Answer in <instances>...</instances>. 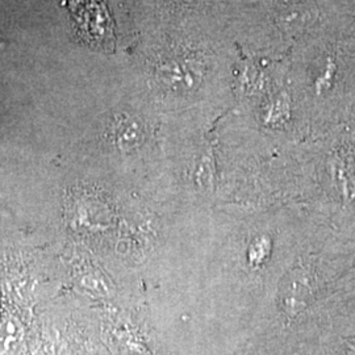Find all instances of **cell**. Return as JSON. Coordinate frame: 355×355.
Returning a JSON list of instances; mask_svg holds the SVG:
<instances>
[{"instance_id": "277c9868", "label": "cell", "mask_w": 355, "mask_h": 355, "mask_svg": "<svg viewBox=\"0 0 355 355\" xmlns=\"http://www.w3.org/2000/svg\"><path fill=\"white\" fill-rule=\"evenodd\" d=\"M334 165V175L337 178V180L341 183L343 186V191L345 193H349L352 190V180L354 178V173H353V162L352 159L349 158H343V157H337L336 158V162L333 164Z\"/></svg>"}, {"instance_id": "8992f818", "label": "cell", "mask_w": 355, "mask_h": 355, "mask_svg": "<svg viewBox=\"0 0 355 355\" xmlns=\"http://www.w3.org/2000/svg\"><path fill=\"white\" fill-rule=\"evenodd\" d=\"M327 69H328V70L325 71V74L321 76V78L318 79V83H316L318 92H321V91H324V89L329 87V82L331 80V78H333V74H334L336 66L330 62V64L327 66Z\"/></svg>"}, {"instance_id": "6da1fadb", "label": "cell", "mask_w": 355, "mask_h": 355, "mask_svg": "<svg viewBox=\"0 0 355 355\" xmlns=\"http://www.w3.org/2000/svg\"><path fill=\"white\" fill-rule=\"evenodd\" d=\"M311 295V282L308 275L300 271H292L283 280L280 287V305L288 315H296L304 308Z\"/></svg>"}, {"instance_id": "5b68a950", "label": "cell", "mask_w": 355, "mask_h": 355, "mask_svg": "<svg viewBox=\"0 0 355 355\" xmlns=\"http://www.w3.org/2000/svg\"><path fill=\"white\" fill-rule=\"evenodd\" d=\"M82 284H83L85 288H87L89 291L96 292V293H105V292L108 291L107 286H105V283L103 282V279H98V278L91 277V275L89 277H85L82 279Z\"/></svg>"}, {"instance_id": "52a82bcc", "label": "cell", "mask_w": 355, "mask_h": 355, "mask_svg": "<svg viewBox=\"0 0 355 355\" xmlns=\"http://www.w3.org/2000/svg\"><path fill=\"white\" fill-rule=\"evenodd\" d=\"M255 246H257V248H258V250H261V252L268 249V245H267L266 241L257 242V243H255ZM250 259H252L253 262H262L261 259H263V258H262V257H258V254H257V252L254 250V252H252V257H250Z\"/></svg>"}, {"instance_id": "7a4b0ae2", "label": "cell", "mask_w": 355, "mask_h": 355, "mask_svg": "<svg viewBox=\"0 0 355 355\" xmlns=\"http://www.w3.org/2000/svg\"><path fill=\"white\" fill-rule=\"evenodd\" d=\"M24 331L21 322L13 316L0 320V355L10 354L20 345Z\"/></svg>"}, {"instance_id": "3957f363", "label": "cell", "mask_w": 355, "mask_h": 355, "mask_svg": "<svg viewBox=\"0 0 355 355\" xmlns=\"http://www.w3.org/2000/svg\"><path fill=\"white\" fill-rule=\"evenodd\" d=\"M116 141L120 148H133L136 146L141 139L140 128L139 124L135 123V120L124 119L120 120L119 125H116Z\"/></svg>"}]
</instances>
